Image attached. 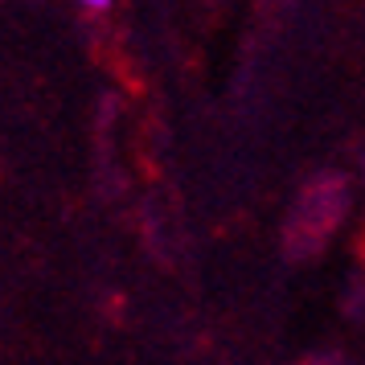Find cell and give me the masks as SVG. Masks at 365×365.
<instances>
[{
    "mask_svg": "<svg viewBox=\"0 0 365 365\" xmlns=\"http://www.w3.org/2000/svg\"><path fill=\"white\" fill-rule=\"evenodd\" d=\"M78 4H83V9H91V13H99V9H107V4H111V0H78Z\"/></svg>",
    "mask_w": 365,
    "mask_h": 365,
    "instance_id": "6da1fadb",
    "label": "cell"
}]
</instances>
